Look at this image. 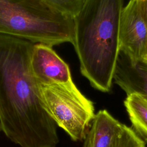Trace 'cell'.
<instances>
[{
    "instance_id": "6da1fadb",
    "label": "cell",
    "mask_w": 147,
    "mask_h": 147,
    "mask_svg": "<svg viewBox=\"0 0 147 147\" xmlns=\"http://www.w3.org/2000/svg\"><path fill=\"white\" fill-rule=\"evenodd\" d=\"M34 44L0 34V126L21 147H55L57 125L42 107L31 70Z\"/></svg>"
},
{
    "instance_id": "7a4b0ae2",
    "label": "cell",
    "mask_w": 147,
    "mask_h": 147,
    "mask_svg": "<svg viewBox=\"0 0 147 147\" xmlns=\"http://www.w3.org/2000/svg\"><path fill=\"white\" fill-rule=\"evenodd\" d=\"M122 0H84L74 19L72 45L82 75L101 92L112 87L120 52L119 23Z\"/></svg>"
},
{
    "instance_id": "3957f363",
    "label": "cell",
    "mask_w": 147,
    "mask_h": 147,
    "mask_svg": "<svg viewBox=\"0 0 147 147\" xmlns=\"http://www.w3.org/2000/svg\"><path fill=\"white\" fill-rule=\"evenodd\" d=\"M74 19L49 0H0V34L53 47L72 44Z\"/></svg>"
},
{
    "instance_id": "277c9868",
    "label": "cell",
    "mask_w": 147,
    "mask_h": 147,
    "mask_svg": "<svg viewBox=\"0 0 147 147\" xmlns=\"http://www.w3.org/2000/svg\"><path fill=\"white\" fill-rule=\"evenodd\" d=\"M43 108L57 126L73 141H84L95 117L93 102L86 97L74 82L39 84Z\"/></svg>"
},
{
    "instance_id": "5b68a950",
    "label": "cell",
    "mask_w": 147,
    "mask_h": 147,
    "mask_svg": "<svg viewBox=\"0 0 147 147\" xmlns=\"http://www.w3.org/2000/svg\"><path fill=\"white\" fill-rule=\"evenodd\" d=\"M120 51L133 60L145 59L147 24L141 0H131L123 6L119 23Z\"/></svg>"
},
{
    "instance_id": "8992f818",
    "label": "cell",
    "mask_w": 147,
    "mask_h": 147,
    "mask_svg": "<svg viewBox=\"0 0 147 147\" xmlns=\"http://www.w3.org/2000/svg\"><path fill=\"white\" fill-rule=\"evenodd\" d=\"M30 67L38 85L67 84L74 82L68 65L56 53L52 47L48 45L34 44Z\"/></svg>"
},
{
    "instance_id": "52a82bcc",
    "label": "cell",
    "mask_w": 147,
    "mask_h": 147,
    "mask_svg": "<svg viewBox=\"0 0 147 147\" xmlns=\"http://www.w3.org/2000/svg\"><path fill=\"white\" fill-rule=\"evenodd\" d=\"M113 80L127 95L136 93L147 99L146 60H133L120 51Z\"/></svg>"
},
{
    "instance_id": "ba28073f",
    "label": "cell",
    "mask_w": 147,
    "mask_h": 147,
    "mask_svg": "<svg viewBox=\"0 0 147 147\" xmlns=\"http://www.w3.org/2000/svg\"><path fill=\"white\" fill-rule=\"evenodd\" d=\"M123 126L106 110H99L91 122L83 147H111Z\"/></svg>"
},
{
    "instance_id": "9c48e42d",
    "label": "cell",
    "mask_w": 147,
    "mask_h": 147,
    "mask_svg": "<svg viewBox=\"0 0 147 147\" xmlns=\"http://www.w3.org/2000/svg\"><path fill=\"white\" fill-rule=\"evenodd\" d=\"M124 105L132 129L147 142V99L138 94H131L127 95Z\"/></svg>"
},
{
    "instance_id": "30bf717a",
    "label": "cell",
    "mask_w": 147,
    "mask_h": 147,
    "mask_svg": "<svg viewBox=\"0 0 147 147\" xmlns=\"http://www.w3.org/2000/svg\"><path fill=\"white\" fill-rule=\"evenodd\" d=\"M111 147H146V144L132 127L123 124L121 133Z\"/></svg>"
},
{
    "instance_id": "8fae6325",
    "label": "cell",
    "mask_w": 147,
    "mask_h": 147,
    "mask_svg": "<svg viewBox=\"0 0 147 147\" xmlns=\"http://www.w3.org/2000/svg\"><path fill=\"white\" fill-rule=\"evenodd\" d=\"M49 1L59 12L74 19L80 10L84 0H49Z\"/></svg>"
},
{
    "instance_id": "7c38bea8",
    "label": "cell",
    "mask_w": 147,
    "mask_h": 147,
    "mask_svg": "<svg viewBox=\"0 0 147 147\" xmlns=\"http://www.w3.org/2000/svg\"><path fill=\"white\" fill-rule=\"evenodd\" d=\"M141 2L142 10H143L144 16L146 19V24H147V0H141ZM145 60L147 61V48H146V56H145Z\"/></svg>"
},
{
    "instance_id": "4fadbf2b",
    "label": "cell",
    "mask_w": 147,
    "mask_h": 147,
    "mask_svg": "<svg viewBox=\"0 0 147 147\" xmlns=\"http://www.w3.org/2000/svg\"><path fill=\"white\" fill-rule=\"evenodd\" d=\"M0 131H1V126H0Z\"/></svg>"
}]
</instances>
